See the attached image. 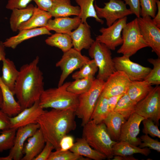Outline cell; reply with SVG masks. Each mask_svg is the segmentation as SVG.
Masks as SVG:
<instances>
[{
  "instance_id": "52",
  "label": "cell",
  "mask_w": 160,
  "mask_h": 160,
  "mask_svg": "<svg viewBox=\"0 0 160 160\" xmlns=\"http://www.w3.org/2000/svg\"><path fill=\"white\" fill-rule=\"evenodd\" d=\"M5 47L4 42L0 41V61H2L3 60L6 58Z\"/></svg>"
},
{
  "instance_id": "30",
  "label": "cell",
  "mask_w": 160,
  "mask_h": 160,
  "mask_svg": "<svg viewBox=\"0 0 160 160\" xmlns=\"http://www.w3.org/2000/svg\"><path fill=\"white\" fill-rule=\"evenodd\" d=\"M112 151L113 156H129L140 153L147 156L151 153L150 149L148 147L140 148L123 141L117 142L113 146Z\"/></svg>"
},
{
  "instance_id": "5",
  "label": "cell",
  "mask_w": 160,
  "mask_h": 160,
  "mask_svg": "<svg viewBox=\"0 0 160 160\" xmlns=\"http://www.w3.org/2000/svg\"><path fill=\"white\" fill-rule=\"evenodd\" d=\"M123 43L117 53L130 57L148 46L141 33L137 18L127 23L122 31Z\"/></svg>"
},
{
  "instance_id": "25",
  "label": "cell",
  "mask_w": 160,
  "mask_h": 160,
  "mask_svg": "<svg viewBox=\"0 0 160 160\" xmlns=\"http://www.w3.org/2000/svg\"><path fill=\"white\" fill-rule=\"evenodd\" d=\"M69 150L74 153L87 157L90 160H102L107 158L104 154L91 147L84 138H78Z\"/></svg>"
},
{
  "instance_id": "45",
  "label": "cell",
  "mask_w": 160,
  "mask_h": 160,
  "mask_svg": "<svg viewBox=\"0 0 160 160\" xmlns=\"http://www.w3.org/2000/svg\"><path fill=\"white\" fill-rule=\"evenodd\" d=\"M125 4L128 5L129 9L137 18L140 17V7L139 0H124Z\"/></svg>"
},
{
  "instance_id": "19",
  "label": "cell",
  "mask_w": 160,
  "mask_h": 160,
  "mask_svg": "<svg viewBox=\"0 0 160 160\" xmlns=\"http://www.w3.org/2000/svg\"><path fill=\"white\" fill-rule=\"evenodd\" d=\"M27 140L23 150L24 155L21 160H33L43 149L46 141L40 128Z\"/></svg>"
},
{
  "instance_id": "37",
  "label": "cell",
  "mask_w": 160,
  "mask_h": 160,
  "mask_svg": "<svg viewBox=\"0 0 160 160\" xmlns=\"http://www.w3.org/2000/svg\"><path fill=\"white\" fill-rule=\"evenodd\" d=\"M148 61L152 64L153 68L144 79L148 83L159 85L160 84V57L149 58Z\"/></svg>"
},
{
  "instance_id": "1",
  "label": "cell",
  "mask_w": 160,
  "mask_h": 160,
  "mask_svg": "<svg viewBox=\"0 0 160 160\" xmlns=\"http://www.w3.org/2000/svg\"><path fill=\"white\" fill-rule=\"evenodd\" d=\"M37 56L31 62L22 66L16 82L14 94L23 110L39 101L44 90L43 73L38 65Z\"/></svg>"
},
{
  "instance_id": "14",
  "label": "cell",
  "mask_w": 160,
  "mask_h": 160,
  "mask_svg": "<svg viewBox=\"0 0 160 160\" xmlns=\"http://www.w3.org/2000/svg\"><path fill=\"white\" fill-rule=\"evenodd\" d=\"M141 33L148 47L160 57V29L150 17L137 18Z\"/></svg>"
},
{
  "instance_id": "11",
  "label": "cell",
  "mask_w": 160,
  "mask_h": 160,
  "mask_svg": "<svg viewBox=\"0 0 160 160\" xmlns=\"http://www.w3.org/2000/svg\"><path fill=\"white\" fill-rule=\"evenodd\" d=\"M127 20V17H126L118 20L109 26L101 28L99 30L101 34L96 37V40L105 44L111 50H115L123 43L121 33Z\"/></svg>"
},
{
  "instance_id": "4",
  "label": "cell",
  "mask_w": 160,
  "mask_h": 160,
  "mask_svg": "<svg viewBox=\"0 0 160 160\" xmlns=\"http://www.w3.org/2000/svg\"><path fill=\"white\" fill-rule=\"evenodd\" d=\"M82 136L90 146L104 154L107 158H113L112 148L118 141L111 138L105 124L102 122L96 124L90 120L83 126Z\"/></svg>"
},
{
  "instance_id": "36",
  "label": "cell",
  "mask_w": 160,
  "mask_h": 160,
  "mask_svg": "<svg viewBox=\"0 0 160 160\" xmlns=\"http://www.w3.org/2000/svg\"><path fill=\"white\" fill-rule=\"evenodd\" d=\"M98 71V67L94 60L92 59L84 65L79 71L74 73L72 77L73 79L76 80L89 77H94Z\"/></svg>"
},
{
  "instance_id": "41",
  "label": "cell",
  "mask_w": 160,
  "mask_h": 160,
  "mask_svg": "<svg viewBox=\"0 0 160 160\" xmlns=\"http://www.w3.org/2000/svg\"><path fill=\"white\" fill-rule=\"evenodd\" d=\"M143 127V132L145 134L149 135L153 137L160 138V131L158 125L151 119L145 118L142 121Z\"/></svg>"
},
{
  "instance_id": "35",
  "label": "cell",
  "mask_w": 160,
  "mask_h": 160,
  "mask_svg": "<svg viewBox=\"0 0 160 160\" xmlns=\"http://www.w3.org/2000/svg\"><path fill=\"white\" fill-rule=\"evenodd\" d=\"M94 77L78 79L71 82L67 88L68 91L79 95L89 90L95 79Z\"/></svg>"
},
{
  "instance_id": "49",
  "label": "cell",
  "mask_w": 160,
  "mask_h": 160,
  "mask_svg": "<svg viewBox=\"0 0 160 160\" xmlns=\"http://www.w3.org/2000/svg\"><path fill=\"white\" fill-rule=\"evenodd\" d=\"M124 94L113 96L108 98V103L110 112L114 111L119 99Z\"/></svg>"
},
{
  "instance_id": "13",
  "label": "cell",
  "mask_w": 160,
  "mask_h": 160,
  "mask_svg": "<svg viewBox=\"0 0 160 160\" xmlns=\"http://www.w3.org/2000/svg\"><path fill=\"white\" fill-rule=\"evenodd\" d=\"M129 57L123 55L113 58L116 70L124 72L131 81L144 80L151 69L132 62Z\"/></svg>"
},
{
  "instance_id": "10",
  "label": "cell",
  "mask_w": 160,
  "mask_h": 160,
  "mask_svg": "<svg viewBox=\"0 0 160 160\" xmlns=\"http://www.w3.org/2000/svg\"><path fill=\"white\" fill-rule=\"evenodd\" d=\"M103 7L98 6L95 3L94 7L98 17L103 18L108 27L118 20L132 14V11L127 7V5L122 0H109L104 3Z\"/></svg>"
},
{
  "instance_id": "27",
  "label": "cell",
  "mask_w": 160,
  "mask_h": 160,
  "mask_svg": "<svg viewBox=\"0 0 160 160\" xmlns=\"http://www.w3.org/2000/svg\"><path fill=\"white\" fill-rule=\"evenodd\" d=\"M2 62L1 79L14 94L15 85L19 75V70L17 69L14 62L9 58H5Z\"/></svg>"
},
{
  "instance_id": "51",
  "label": "cell",
  "mask_w": 160,
  "mask_h": 160,
  "mask_svg": "<svg viewBox=\"0 0 160 160\" xmlns=\"http://www.w3.org/2000/svg\"><path fill=\"white\" fill-rule=\"evenodd\" d=\"M113 160H138L132 155L129 156H114Z\"/></svg>"
},
{
  "instance_id": "7",
  "label": "cell",
  "mask_w": 160,
  "mask_h": 160,
  "mask_svg": "<svg viewBox=\"0 0 160 160\" xmlns=\"http://www.w3.org/2000/svg\"><path fill=\"white\" fill-rule=\"evenodd\" d=\"M88 50L89 56L94 60L98 68L97 79L105 81L116 71L111 50L95 40Z\"/></svg>"
},
{
  "instance_id": "28",
  "label": "cell",
  "mask_w": 160,
  "mask_h": 160,
  "mask_svg": "<svg viewBox=\"0 0 160 160\" xmlns=\"http://www.w3.org/2000/svg\"><path fill=\"white\" fill-rule=\"evenodd\" d=\"M153 88L151 85L144 80L131 81L126 93L137 104L144 98Z\"/></svg>"
},
{
  "instance_id": "3",
  "label": "cell",
  "mask_w": 160,
  "mask_h": 160,
  "mask_svg": "<svg viewBox=\"0 0 160 160\" xmlns=\"http://www.w3.org/2000/svg\"><path fill=\"white\" fill-rule=\"evenodd\" d=\"M70 82L64 83L57 88L45 89L41 94L39 103L42 108L75 112L78 105V96L68 91Z\"/></svg>"
},
{
  "instance_id": "47",
  "label": "cell",
  "mask_w": 160,
  "mask_h": 160,
  "mask_svg": "<svg viewBox=\"0 0 160 160\" xmlns=\"http://www.w3.org/2000/svg\"><path fill=\"white\" fill-rule=\"evenodd\" d=\"M10 117L0 109V130L10 128Z\"/></svg>"
},
{
  "instance_id": "43",
  "label": "cell",
  "mask_w": 160,
  "mask_h": 160,
  "mask_svg": "<svg viewBox=\"0 0 160 160\" xmlns=\"http://www.w3.org/2000/svg\"><path fill=\"white\" fill-rule=\"evenodd\" d=\"M33 0H8L6 5L7 9L12 10L27 7Z\"/></svg>"
},
{
  "instance_id": "38",
  "label": "cell",
  "mask_w": 160,
  "mask_h": 160,
  "mask_svg": "<svg viewBox=\"0 0 160 160\" xmlns=\"http://www.w3.org/2000/svg\"><path fill=\"white\" fill-rule=\"evenodd\" d=\"M17 130L10 128L2 131L0 135V152L10 149L14 145Z\"/></svg>"
},
{
  "instance_id": "20",
  "label": "cell",
  "mask_w": 160,
  "mask_h": 160,
  "mask_svg": "<svg viewBox=\"0 0 160 160\" xmlns=\"http://www.w3.org/2000/svg\"><path fill=\"white\" fill-rule=\"evenodd\" d=\"M19 31L17 35L6 39L4 42L6 47L15 49L21 43L30 39L42 35H52L46 27L23 29Z\"/></svg>"
},
{
  "instance_id": "53",
  "label": "cell",
  "mask_w": 160,
  "mask_h": 160,
  "mask_svg": "<svg viewBox=\"0 0 160 160\" xmlns=\"http://www.w3.org/2000/svg\"><path fill=\"white\" fill-rule=\"evenodd\" d=\"M2 97L1 93V92L0 88V107L2 104Z\"/></svg>"
},
{
  "instance_id": "34",
  "label": "cell",
  "mask_w": 160,
  "mask_h": 160,
  "mask_svg": "<svg viewBox=\"0 0 160 160\" xmlns=\"http://www.w3.org/2000/svg\"><path fill=\"white\" fill-rule=\"evenodd\" d=\"M136 104L126 93L119 99L114 111L122 115L127 120L135 113Z\"/></svg>"
},
{
  "instance_id": "16",
  "label": "cell",
  "mask_w": 160,
  "mask_h": 160,
  "mask_svg": "<svg viewBox=\"0 0 160 160\" xmlns=\"http://www.w3.org/2000/svg\"><path fill=\"white\" fill-rule=\"evenodd\" d=\"M145 119L135 112L131 115L122 126L119 141H125L138 146L142 141L137 136L140 133V125Z\"/></svg>"
},
{
  "instance_id": "18",
  "label": "cell",
  "mask_w": 160,
  "mask_h": 160,
  "mask_svg": "<svg viewBox=\"0 0 160 160\" xmlns=\"http://www.w3.org/2000/svg\"><path fill=\"white\" fill-rule=\"evenodd\" d=\"M90 28L88 23H81L76 29L68 33L73 48L79 52L89 49L95 41L92 38Z\"/></svg>"
},
{
  "instance_id": "23",
  "label": "cell",
  "mask_w": 160,
  "mask_h": 160,
  "mask_svg": "<svg viewBox=\"0 0 160 160\" xmlns=\"http://www.w3.org/2000/svg\"><path fill=\"white\" fill-rule=\"evenodd\" d=\"M52 0V4L49 12L52 17L79 16L80 13L79 7L72 5L71 0Z\"/></svg>"
},
{
  "instance_id": "40",
  "label": "cell",
  "mask_w": 160,
  "mask_h": 160,
  "mask_svg": "<svg viewBox=\"0 0 160 160\" xmlns=\"http://www.w3.org/2000/svg\"><path fill=\"white\" fill-rule=\"evenodd\" d=\"M140 15L142 17H150L153 18L157 10V0H139Z\"/></svg>"
},
{
  "instance_id": "42",
  "label": "cell",
  "mask_w": 160,
  "mask_h": 160,
  "mask_svg": "<svg viewBox=\"0 0 160 160\" xmlns=\"http://www.w3.org/2000/svg\"><path fill=\"white\" fill-rule=\"evenodd\" d=\"M141 141L139 145L140 148L148 147L150 149L155 150L158 152H160V142L150 137L148 135L145 134L140 137Z\"/></svg>"
},
{
  "instance_id": "39",
  "label": "cell",
  "mask_w": 160,
  "mask_h": 160,
  "mask_svg": "<svg viewBox=\"0 0 160 160\" xmlns=\"http://www.w3.org/2000/svg\"><path fill=\"white\" fill-rule=\"evenodd\" d=\"M90 159L77 155L68 150L62 151L60 149L52 152L48 160H89Z\"/></svg>"
},
{
  "instance_id": "48",
  "label": "cell",
  "mask_w": 160,
  "mask_h": 160,
  "mask_svg": "<svg viewBox=\"0 0 160 160\" xmlns=\"http://www.w3.org/2000/svg\"><path fill=\"white\" fill-rule=\"evenodd\" d=\"M37 7L44 10L49 12L52 4V0H33Z\"/></svg>"
},
{
  "instance_id": "17",
  "label": "cell",
  "mask_w": 160,
  "mask_h": 160,
  "mask_svg": "<svg viewBox=\"0 0 160 160\" xmlns=\"http://www.w3.org/2000/svg\"><path fill=\"white\" fill-rule=\"evenodd\" d=\"M45 111L40 105L39 100L37 101L16 116L10 117V128L17 130L19 127L37 123L38 118Z\"/></svg>"
},
{
  "instance_id": "12",
  "label": "cell",
  "mask_w": 160,
  "mask_h": 160,
  "mask_svg": "<svg viewBox=\"0 0 160 160\" xmlns=\"http://www.w3.org/2000/svg\"><path fill=\"white\" fill-rule=\"evenodd\" d=\"M39 128L37 123L28 124L19 128L16 131L14 145L9 154L0 157V160H20L23 156V150L25 142Z\"/></svg>"
},
{
  "instance_id": "21",
  "label": "cell",
  "mask_w": 160,
  "mask_h": 160,
  "mask_svg": "<svg viewBox=\"0 0 160 160\" xmlns=\"http://www.w3.org/2000/svg\"><path fill=\"white\" fill-rule=\"evenodd\" d=\"M81 23L78 16L73 18L62 17L50 19L46 27L50 31H54L56 33L68 34L76 29Z\"/></svg>"
},
{
  "instance_id": "26",
  "label": "cell",
  "mask_w": 160,
  "mask_h": 160,
  "mask_svg": "<svg viewBox=\"0 0 160 160\" xmlns=\"http://www.w3.org/2000/svg\"><path fill=\"white\" fill-rule=\"evenodd\" d=\"M52 17L49 12L36 6L32 15L28 21L20 26L18 31L46 27L49 20Z\"/></svg>"
},
{
  "instance_id": "15",
  "label": "cell",
  "mask_w": 160,
  "mask_h": 160,
  "mask_svg": "<svg viewBox=\"0 0 160 160\" xmlns=\"http://www.w3.org/2000/svg\"><path fill=\"white\" fill-rule=\"evenodd\" d=\"M131 81L123 71H116L105 81L101 95L107 98L127 92Z\"/></svg>"
},
{
  "instance_id": "9",
  "label": "cell",
  "mask_w": 160,
  "mask_h": 160,
  "mask_svg": "<svg viewBox=\"0 0 160 160\" xmlns=\"http://www.w3.org/2000/svg\"><path fill=\"white\" fill-rule=\"evenodd\" d=\"M90 60L87 57L83 55L81 52L73 48L64 52L62 58L55 65L62 70L58 86L62 85L71 74L74 71L80 69Z\"/></svg>"
},
{
  "instance_id": "50",
  "label": "cell",
  "mask_w": 160,
  "mask_h": 160,
  "mask_svg": "<svg viewBox=\"0 0 160 160\" xmlns=\"http://www.w3.org/2000/svg\"><path fill=\"white\" fill-rule=\"evenodd\" d=\"M157 13L154 17L152 19L154 23L158 28H160V1L159 0H157Z\"/></svg>"
},
{
  "instance_id": "46",
  "label": "cell",
  "mask_w": 160,
  "mask_h": 160,
  "mask_svg": "<svg viewBox=\"0 0 160 160\" xmlns=\"http://www.w3.org/2000/svg\"><path fill=\"white\" fill-rule=\"evenodd\" d=\"M74 138L71 135H66L61 139L60 143V150L62 151H66L69 149L73 145Z\"/></svg>"
},
{
  "instance_id": "8",
  "label": "cell",
  "mask_w": 160,
  "mask_h": 160,
  "mask_svg": "<svg viewBox=\"0 0 160 160\" xmlns=\"http://www.w3.org/2000/svg\"><path fill=\"white\" fill-rule=\"evenodd\" d=\"M135 113L158 125L160 119V87L156 85L136 105Z\"/></svg>"
},
{
  "instance_id": "2",
  "label": "cell",
  "mask_w": 160,
  "mask_h": 160,
  "mask_svg": "<svg viewBox=\"0 0 160 160\" xmlns=\"http://www.w3.org/2000/svg\"><path fill=\"white\" fill-rule=\"evenodd\" d=\"M75 116V112L71 110H46L36 121L46 142L51 143L56 150L60 149L62 138L76 128Z\"/></svg>"
},
{
  "instance_id": "31",
  "label": "cell",
  "mask_w": 160,
  "mask_h": 160,
  "mask_svg": "<svg viewBox=\"0 0 160 160\" xmlns=\"http://www.w3.org/2000/svg\"><path fill=\"white\" fill-rule=\"evenodd\" d=\"M95 0H75L80 8V13L78 17L81 20V23L87 24V19L89 17L94 18L95 20L101 24L104 21L99 18L96 14L94 2Z\"/></svg>"
},
{
  "instance_id": "22",
  "label": "cell",
  "mask_w": 160,
  "mask_h": 160,
  "mask_svg": "<svg viewBox=\"0 0 160 160\" xmlns=\"http://www.w3.org/2000/svg\"><path fill=\"white\" fill-rule=\"evenodd\" d=\"M0 88L2 97L0 109L9 117L16 116L21 111V106L15 100L13 92L2 81L0 75Z\"/></svg>"
},
{
  "instance_id": "33",
  "label": "cell",
  "mask_w": 160,
  "mask_h": 160,
  "mask_svg": "<svg viewBox=\"0 0 160 160\" xmlns=\"http://www.w3.org/2000/svg\"><path fill=\"white\" fill-rule=\"evenodd\" d=\"M109 112L108 98L100 95L93 111L90 120H93L96 124L100 123L106 118Z\"/></svg>"
},
{
  "instance_id": "24",
  "label": "cell",
  "mask_w": 160,
  "mask_h": 160,
  "mask_svg": "<svg viewBox=\"0 0 160 160\" xmlns=\"http://www.w3.org/2000/svg\"><path fill=\"white\" fill-rule=\"evenodd\" d=\"M126 121L122 115L114 111L109 112L103 121L113 140L119 141L121 129Z\"/></svg>"
},
{
  "instance_id": "44",
  "label": "cell",
  "mask_w": 160,
  "mask_h": 160,
  "mask_svg": "<svg viewBox=\"0 0 160 160\" xmlns=\"http://www.w3.org/2000/svg\"><path fill=\"white\" fill-rule=\"evenodd\" d=\"M55 149L50 143L46 142L43 149L33 160H48L52 150Z\"/></svg>"
},
{
  "instance_id": "6",
  "label": "cell",
  "mask_w": 160,
  "mask_h": 160,
  "mask_svg": "<svg viewBox=\"0 0 160 160\" xmlns=\"http://www.w3.org/2000/svg\"><path fill=\"white\" fill-rule=\"evenodd\" d=\"M104 81L95 79L89 90L78 96V105L75 115L81 120L82 127L90 120L97 102L101 95Z\"/></svg>"
},
{
  "instance_id": "29",
  "label": "cell",
  "mask_w": 160,
  "mask_h": 160,
  "mask_svg": "<svg viewBox=\"0 0 160 160\" xmlns=\"http://www.w3.org/2000/svg\"><path fill=\"white\" fill-rule=\"evenodd\" d=\"M35 7L30 4L25 8L12 10L9 22L10 28L13 32L18 31L20 26L29 19L33 12Z\"/></svg>"
},
{
  "instance_id": "32",
  "label": "cell",
  "mask_w": 160,
  "mask_h": 160,
  "mask_svg": "<svg viewBox=\"0 0 160 160\" xmlns=\"http://www.w3.org/2000/svg\"><path fill=\"white\" fill-rule=\"evenodd\" d=\"M45 42L49 46L60 49L63 53L73 47L71 38L67 33H56L47 38Z\"/></svg>"
}]
</instances>
